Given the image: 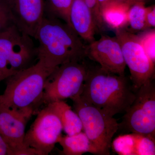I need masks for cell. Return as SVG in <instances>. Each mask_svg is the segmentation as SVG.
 Instances as JSON below:
<instances>
[{
  "mask_svg": "<svg viewBox=\"0 0 155 155\" xmlns=\"http://www.w3.org/2000/svg\"><path fill=\"white\" fill-rule=\"evenodd\" d=\"M34 38L39 43L37 58L49 69L87 57L81 38L70 25L51 15L45 14Z\"/></svg>",
  "mask_w": 155,
  "mask_h": 155,
  "instance_id": "cell-1",
  "label": "cell"
},
{
  "mask_svg": "<svg viewBox=\"0 0 155 155\" xmlns=\"http://www.w3.org/2000/svg\"><path fill=\"white\" fill-rule=\"evenodd\" d=\"M81 97L111 116L125 114L135 97L125 75L105 71L101 67H89Z\"/></svg>",
  "mask_w": 155,
  "mask_h": 155,
  "instance_id": "cell-2",
  "label": "cell"
},
{
  "mask_svg": "<svg viewBox=\"0 0 155 155\" xmlns=\"http://www.w3.org/2000/svg\"><path fill=\"white\" fill-rule=\"evenodd\" d=\"M54 70L38 61L6 78L5 89L0 95V110H31L35 112L37 107L41 104L47 79Z\"/></svg>",
  "mask_w": 155,
  "mask_h": 155,
  "instance_id": "cell-3",
  "label": "cell"
},
{
  "mask_svg": "<svg viewBox=\"0 0 155 155\" xmlns=\"http://www.w3.org/2000/svg\"><path fill=\"white\" fill-rule=\"evenodd\" d=\"M70 99L82 122L83 132L100 155H110L113 137L119 128L117 120L114 116L87 101L80 95Z\"/></svg>",
  "mask_w": 155,
  "mask_h": 155,
  "instance_id": "cell-4",
  "label": "cell"
},
{
  "mask_svg": "<svg viewBox=\"0 0 155 155\" xmlns=\"http://www.w3.org/2000/svg\"><path fill=\"white\" fill-rule=\"evenodd\" d=\"M31 38L16 25L0 34V73L4 79L32 66L37 48Z\"/></svg>",
  "mask_w": 155,
  "mask_h": 155,
  "instance_id": "cell-5",
  "label": "cell"
},
{
  "mask_svg": "<svg viewBox=\"0 0 155 155\" xmlns=\"http://www.w3.org/2000/svg\"><path fill=\"white\" fill-rule=\"evenodd\" d=\"M89 67L84 60L70 61L56 68L46 81L41 104L47 105L81 94Z\"/></svg>",
  "mask_w": 155,
  "mask_h": 155,
  "instance_id": "cell-6",
  "label": "cell"
},
{
  "mask_svg": "<svg viewBox=\"0 0 155 155\" xmlns=\"http://www.w3.org/2000/svg\"><path fill=\"white\" fill-rule=\"evenodd\" d=\"M119 127L155 140V85L149 81L137 90L134 101L124 114Z\"/></svg>",
  "mask_w": 155,
  "mask_h": 155,
  "instance_id": "cell-7",
  "label": "cell"
},
{
  "mask_svg": "<svg viewBox=\"0 0 155 155\" xmlns=\"http://www.w3.org/2000/svg\"><path fill=\"white\" fill-rule=\"evenodd\" d=\"M125 64L130 70V79L136 90L141 85L154 79L155 63L147 55L138 35L125 28L115 30Z\"/></svg>",
  "mask_w": 155,
  "mask_h": 155,
  "instance_id": "cell-8",
  "label": "cell"
},
{
  "mask_svg": "<svg viewBox=\"0 0 155 155\" xmlns=\"http://www.w3.org/2000/svg\"><path fill=\"white\" fill-rule=\"evenodd\" d=\"M63 127L50 105L38 113L36 119L25 134L24 144L36 150L40 155L51 152L62 134Z\"/></svg>",
  "mask_w": 155,
  "mask_h": 155,
  "instance_id": "cell-9",
  "label": "cell"
},
{
  "mask_svg": "<svg viewBox=\"0 0 155 155\" xmlns=\"http://www.w3.org/2000/svg\"><path fill=\"white\" fill-rule=\"evenodd\" d=\"M35 112L33 110H0V134L11 147L14 155H40L24 144L26 123Z\"/></svg>",
  "mask_w": 155,
  "mask_h": 155,
  "instance_id": "cell-10",
  "label": "cell"
},
{
  "mask_svg": "<svg viewBox=\"0 0 155 155\" xmlns=\"http://www.w3.org/2000/svg\"><path fill=\"white\" fill-rule=\"evenodd\" d=\"M87 57L100 65L107 72L125 75V64L122 49L116 36L103 35L86 45Z\"/></svg>",
  "mask_w": 155,
  "mask_h": 155,
  "instance_id": "cell-11",
  "label": "cell"
},
{
  "mask_svg": "<svg viewBox=\"0 0 155 155\" xmlns=\"http://www.w3.org/2000/svg\"><path fill=\"white\" fill-rule=\"evenodd\" d=\"M11 6L15 25L23 33L35 38L45 15L43 0H17Z\"/></svg>",
  "mask_w": 155,
  "mask_h": 155,
  "instance_id": "cell-12",
  "label": "cell"
},
{
  "mask_svg": "<svg viewBox=\"0 0 155 155\" xmlns=\"http://www.w3.org/2000/svg\"><path fill=\"white\" fill-rule=\"evenodd\" d=\"M69 25L82 40L90 43L97 29L91 11L84 0H73L69 12Z\"/></svg>",
  "mask_w": 155,
  "mask_h": 155,
  "instance_id": "cell-13",
  "label": "cell"
},
{
  "mask_svg": "<svg viewBox=\"0 0 155 155\" xmlns=\"http://www.w3.org/2000/svg\"><path fill=\"white\" fill-rule=\"evenodd\" d=\"M112 147L120 155H154L155 140L139 134L119 136L112 141Z\"/></svg>",
  "mask_w": 155,
  "mask_h": 155,
  "instance_id": "cell-14",
  "label": "cell"
},
{
  "mask_svg": "<svg viewBox=\"0 0 155 155\" xmlns=\"http://www.w3.org/2000/svg\"><path fill=\"white\" fill-rule=\"evenodd\" d=\"M63 150L60 154L64 155H81L89 153L100 155L99 151L83 131L72 135L63 136L58 139V143Z\"/></svg>",
  "mask_w": 155,
  "mask_h": 155,
  "instance_id": "cell-15",
  "label": "cell"
},
{
  "mask_svg": "<svg viewBox=\"0 0 155 155\" xmlns=\"http://www.w3.org/2000/svg\"><path fill=\"white\" fill-rule=\"evenodd\" d=\"M130 6L126 2H114L103 6L100 9V14L104 25L115 30L125 28L128 24Z\"/></svg>",
  "mask_w": 155,
  "mask_h": 155,
  "instance_id": "cell-16",
  "label": "cell"
},
{
  "mask_svg": "<svg viewBox=\"0 0 155 155\" xmlns=\"http://www.w3.org/2000/svg\"><path fill=\"white\" fill-rule=\"evenodd\" d=\"M58 116L63 130L68 135H72L83 130L80 117L71 107L64 101H58L48 104ZM48 105V104H47Z\"/></svg>",
  "mask_w": 155,
  "mask_h": 155,
  "instance_id": "cell-17",
  "label": "cell"
},
{
  "mask_svg": "<svg viewBox=\"0 0 155 155\" xmlns=\"http://www.w3.org/2000/svg\"><path fill=\"white\" fill-rule=\"evenodd\" d=\"M147 8L144 2H137L130 6L128 11V24L130 28L135 31L145 30L147 28L146 14Z\"/></svg>",
  "mask_w": 155,
  "mask_h": 155,
  "instance_id": "cell-18",
  "label": "cell"
},
{
  "mask_svg": "<svg viewBox=\"0 0 155 155\" xmlns=\"http://www.w3.org/2000/svg\"><path fill=\"white\" fill-rule=\"evenodd\" d=\"M73 0H48V14L69 25V12Z\"/></svg>",
  "mask_w": 155,
  "mask_h": 155,
  "instance_id": "cell-19",
  "label": "cell"
},
{
  "mask_svg": "<svg viewBox=\"0 0 155 155\" xmlns=\"http://www.w3.org/2000/svg\"><path fill=\"white\" fill-rule=\"evenodd\" d=\"M14 25L11 5L0 3V34L7 31Z\"/></svg>",
  "mask_w": 155,
  "mask_h": 155,
  "instance_id": "cell-20",
  "label": "cell"
},
{
  "mask_svg": "<svg viewBox=\"0 0 155 155\" xmlns=\"http://www.w3.org/2000/svg\"><path fill=\"white\" fill-rule=\"evenodd\" d=\"M143 47L147 55L155 63V30L147 31L140 35H138Z\"/></svg>",
  "mask_w": 155,
  "mask_h": 155,
  "instance_id": "cell-21",
  "label": "cell"
},
{
  "mask_svg": "<svg viewBox=\"0 0 155 155\" xmlns=\"http://www.w3.org/2000/svg\"><path fill=\"white\" fill-rule=\"evenodd\" d=\"M84 1L91 11L97 28L102 29L104 24L101 17L97 0H84Z\"/></svg>",
  "mask_w": 155,
  "mask_h": 155,
  "instance_id": "cell-22",
  "label": "cell"
},
{
  "mask_svg": "<svg viewBox=\"0 0 155 155\" xmlns=\"http://www.w3.org/2000/svg\"><path fill=\"white\" fill-rule=\"evenodd\" d=\"M146 23L147 28H151L155 26V5L147 8L146 14Z\"/></svg>",
  "mask_w": 155,
  "mask_h": 155,
  "instance_id": "cell-23",
  "label": "cell"
},
{
  "mask_svg": "<svg viewBox=\"0 0 155 155\" xmlns=\"http://www.w3.org/2000/svg\"><path fill=\"white\" fill-rule=\"evenodd\" d=\"M0 155H14L13 150L0 134Z\"/></svg>",
  "mask_w": 155,
  "mask_h": 155,
  "instance_id": "cell-24",
  "label": "cell"
},
{
  "mask_svg": "<svg viewBox=\"0 0 155 155\" xmlns=\"http://www.w3.org/2000/svg\"><path fill=\"white\" fill-rule=\"evenodd\" d=\"M97 2L99 6L100 11V9L102 7L106 5L109 4V3L114 2H122L127 3L126 0H97Z\"/></svg>",
  "mask_w": 155,
  "mask_h": 155,
  "instance_id": "cell-25",
  "label": "cell"
},
{
  "mask_svg": "<svg viewBox=\"0 0 155 155\" xmlns=\"http://www.w3.org/2000/svg\"><path fill=\"white\" fill-rule=\"evenodd\" d=\"M127 2L130 4V5L132 4L137 2H144L146 0H126Z\"/></svg>",
  "mask_w": 155,
  "mask_h": 155,
  "instance_id": "cell-26",
  "label": "cell"
},
{
  "mask_svg": "<svg viewBox=\"0 0 155 155\" xmlns=\"http://www.w3.org/2000/svg\"><path fill=\"white\" fill-rule=\"evenodd\" d=\"M4 77H3L1 73H0V81H2V80H4Z\"/></svg>",
  "mask_w": 155,
  "mask_h": 155,
  "instance_id": "cell-27",
  "label": "cell"
}]
</instances>
